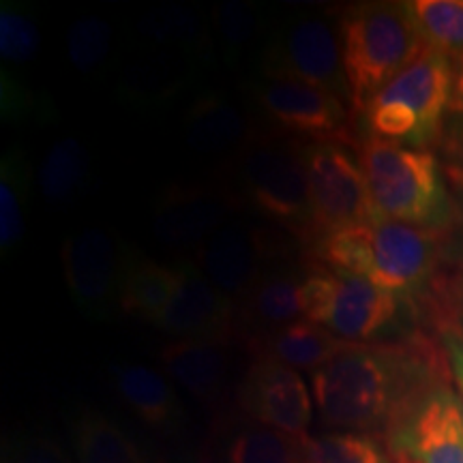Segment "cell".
Listing matches in <instances>:
<instances>
[{"mask_svg":"<svg viewBox=\"0 0 463 463\" xmlns=\"http://www.w3.org/2000/svg\"><path fill=\"white\" fill-rule=\"evenodd\" d=\"M112 45L114 26L103 17H78L67 31V58L82 75H92L106 67Z\"/></svg>","mask_w":463,"mask_h":463,"instance_id":"836d02e7","label":"cell"},{"mask_svg":"<svg viewBox=\"0 0 463 463\" xmlns=\"http://www.w3.org/2000/svg\"><path fill=\"white\" fill-rule=\"evenodd\" d=\"M420 303L425 322L431 324L442 345L463 403V269L455 275H438Z\"/></svg>","mask_w":463,"mask_h":463,"instance_id":"cb8c5ba5","label":"cell"},{"mask_svg":"<svg viewBox=\"0 0 463 463\" xmlns=\"http://www.w3.org/2000/svg\"><path fill=\"white\" fill-rule=\"evenodd\" d=\"M181 281V264L165 266L137 253L127 273L120 311L148 324H157L176 297Z\"/></svg>","mask_w":463,"mask_h":463,"instance_id":"d4e9b609","label":"cell"},{"mask_svg":"<svg viewBox=\"0 0 463 463\" xmlns=\"http://www.w3.org/2000/svg\"><path fill=\"white\" fill-rule=\"evenodd\" d=\"M307 439L249 420L225 442L223 463H307Z\"/></svg>","mask_w":463,"mask_h":463,"instance_id":"83f0119b","label":"cell"},{"mask_svg":"<svg viewBox=\"0 0 463 463\" xmlns=\"http://www.w3.org/2000/svg\"><path fill=\"white\" fill-rule=\"evenodd\" d=\"M184 144L202 155L242 150L260 133L249 116L223 92H206L191 103L183 120Z\"/></svg>","mask_w":463,"mask_h":463,"instance_id":"d6986e66","label":"cell"},{"mask_svg":"<svg viewBox=\"0 0 463 463\" xmlns=\"http://www.w3.org/2000/svg\"><path fill=\"white\" fill-rule=\"evenodd\" d=\"M380 217L449 236L457 219L453 191L430 148L364 137L356 146Z\"/></svg>","mask_w":463,"mask_h":463,"instance_id":"277c9868","label":"cell"},{"mask_svg":"<svg viewBox=\"0 0 463 463\" xmlns=\"http://www.w3.org/2000/svg\"><path fill=\"white\" fill-rule=\"evenodd\" d=\"M239 405L249 419L289 436H309L314 402L298 372L256 358L239 386Z\"/></svg>","mask_w":463,"mask_h":463,"instance_id":"5bb4252c","label":"cell"},{"mask_svg":"<svg viewBox=\"0 0 463 463\" xmlns=\"http://www.w3.org/2000/svg\"><path fill=\"white\" fill-rule=\"evenodd\" d=\"M112 378L116 392L144 425L157 431H170L181 425V402L164 373L146 364H116Z\"/></svg>","mask_w":463,"mask_h":463,"instance_id":"7402d4cb","label":"cell"},{"mask_svg":"<svg viewBox=\"0 0 463 463\" xmlns=\"http://www.w3.org/2000/svg\"><path fill=\"white\" fill-rule=\"evenodd\" d=\"M303 317L347 344H384L420 335V298L402 297L356 275L311 266L303 281Z\"/></svg>","mask_w":463,"mask_h":463,"instance_id":"3957f363","label":"cell"},{"mask_svg":"<svg viewBox=\"0 0 463 463\" xmlns=\"http://www.w3.org/2000/svg\"><path fill=\"white\" fill-rule=\"evenodd\" d=\"M453 89V58L422 50L364 106L361 114L367 137L412 148L433 146L444 133Z\"/></svg>","mask_w":463,"mask_h":463,"instance_id":"8992f818","label":"cell"},{"mask_svg":"<svg viewBox=\"0 0 463 463\" xmlns=\"http://www.w3.org/2000/svg\"><path fill=\"white\" fill-rule=\"evenodd\" d=\"M136 31L142 48L178 52L202 61H208L215 45L211 22L202 11L184 3H164L146 11Z\"/></svg>","mask_w":463,"mask_h":463,"instance_id":"44dd1931","label":"cell"},{"mask_svg":"<svg viewBox=\"0 0 463 463\" xmlns=\"http://www.w3.org/2000/svg\"><path fill=\"white\" fill-rule=\"evenodd\" d=\"M455 62V89L453 99H450L447 125H444V133H447L449 153L459 159V164L450 167H461L463 170V58H457Z\"/></svg>","mask_w":463,"mask_h":463,"instance_id":"d590c367","label":"cell"},{"mask_svg":"<svg viewBox=\"0 0 463 463\" xmlns=\"http://www.w3.org/2000/svg\"><path fill=\"white\" fill-rule=\"evenodd\" d=\"M410 9L427 48L463 58V0H414Z\"/></svg>","mask_w":463,"mask_h":463,"instance_id":"4dcf8cb0","label":"cell"},{"mask_svg":"<svg viewBox=\"0 0 463 463\" xmlns=\"http://www.w3.org/2000/svg\"><path fill=\"white\" fill-rule=\"evenodd\" d=\"M384 439L399 463H463V403L450 378L416 399Z\"/></svg>","mask_w":463,"mask_h":463,"instance_id":"8fae6325","label":"cell"},{"mask_svg":"<svg viewBox=\"0 0 463 463\" xmlns=\"http://www.w3.org/2000/svg\"><path fill=\"white\" fill-rule=\"evenodd\" d=\"M234 208L236 198L219 184L170 183L153 202L150 230L161 245L198 251L230 222Z\"/></svg>","mask_w":463,"mask_h":463,"instance_id":"4fadbf2b","label":"cell"},{"mask_svg":"<svg viewBox=\"0 0 463 463\" xmlns=\"http://www.w3.org/2000/svg\"><path fill=\"white\" fill-rule=\"evenodd\" d=\"M307 463H399L382 436L331 431L307 439Z\"/></svg>","mask_w":463,"mask_h":463,"instance_id":"f546056e","label":"cell"},{"mask_svg":"<svg viewBox=\"0 0 463 463\" xmlns=\"http://www.w3.org/2000/svg\"><path fill=\"white\" fill-rule=\"evenodd\" d=\"M311 266L269 264L236 305V333L247 344L279 331L303 316V281Z\"/></svg>","mask_w":463,"mask_h":463,"instance_id":"e0dca14e","label":"cell"},{"mask_svg":"<svg viewBox=\"0 0 463 463\" xmlns=\"http://www.w3.org/2000/svg\"><path fill=\"white\" fill-rule=\"evenodd\" d=\"M42 45L37 14L31 5L3 0L0 5V56L11 65H28Z\"/></svg>","mask_w":463,"mask_h":463,"instance_id":"d6a6232c","label":"cell"},{"mask_svg":"<svg viewBox=\"0 0 463 463\" xmlns=\"http://www.w3.org/2000/svg\"><path fill=\"white\" fill-rule=\"evenodd\" d=\"M159 361L165 373L202 403L217 405L223 399L230 378L228 344L170 341L161 347Z\"/></svg>","mask_w":463,"mask_h":463,"instance_id":"ffe728a7","label":"cell"},{"mask_svg":"<svg viewBox=\"0 0 463 463\" xmlns=\"http://www.w3.org/2000/svg\"><path fill=\"white\" fill-rule=\"evenodd\" d=\"M444 350L425 333L384 344H347L311 373L324 425L386 438L397 420L438 382L449 380Z\"/></svg>","mask_w":463,"mask_h":463,"instance_id":"6da1fadb","label":"cell"},{"mask_svg":"<svg viewBox=\"0 0 463 463\" xmlns=\"http://www.w3.org/2000/svg\"><path fill=\"white\" fill-rule=\"evenodd\" d=\"M136 256V249L112 230L82 228L69 234L61 262L75 309L89 320H108L120 311L125 279Z\"/></svg>","mask_w":463,"mask_h":463,"instance_id":"9c48e42d","label":"cell"},{"mask_svg":"<svg viewBox=\"0 0 463 463\" xmlns=\"http://www.w3.org/2000/svg\"><path fill=\"white\" fill-rule=\"evenodd\" d=\"M309 251L322 269L422 298L439 275L447 236L375 215L367 223L324 232L311 241Z\"/></svg>","mask_w":463,"mask_h":463,"instance_id":"7a4b0ae2","label":"cell"},{"mask_svg":"<svg viewBox=\"0 0 463 463\" xmlns=\"http://www.w3.org/2000/svg\"><path fill=\"white\" fill-rule=\"evenodd\" d=\"M78 463H146L136 442L116 422L86 410L73 422Z\"/></svg>","mask_w":463,"mask_h":463,"instance_id":"f1b7e54d","label":"cell"},{"mask_svg":"<svg viewBox=\"0 0 463 463\" xmlns=\"http://www.w3.org/2000/svg\"><path fill=\"white\" fill-rule=\"evenodd\" d=\"M0 112H3V120L15 123V120L34 118V116L42 118L45 109L39 95H34L15 75L7 73V69H3L0 73Z\"/></svg>","mask_w":463,"mask_h":463,"instance_id":"e575fe53","label":"cell"},{"mask_svg":"<svg viewBox=\"0 0 463 463\" xmlns=\"http://www.w3.org/2000/svg\"><path fill=\"white\" fill-rule=\"evenodd\" d=\"M242 194L256 211L298 234L307 245L314 239L305 142L258 136L236 159Z\"/></svg>","mask_w":463,"mask_h":463,"instance_id":"52a82bcc","label":"cell"},{"mask_svg":"<svg viewBox=\"0 0 463 463\" xmlns=\"http://www.w3.org/2000/svg\"><path fill=\"white\" fill-rule=\"evenodd\" d=\"M345 345L347 341H341L337 335L305 317L247 344L256 358H269V361L286 364L294 372L300 369L309 373L337 356Z\"/></svg>","mask_w":463,"mask_h":463,"instance_id":"603a6c76","label":"cell"},{"mask_svg":"<svg viewBox=\"0 0 463 463\" xmlns=\"http://www.w3.org/2000/svg\"><path fill=\"white\" fill-rule=\"evenodd\" d=\"M449 181L453 184V198L457 206V219L453 230L447 239V253L457 258V262L463 269V170L461 167H449Z\"/></svg>","mask_w":463,"mask_h":463,"instance_id":"74e56055","label":"cell"},{"mask_svg":"<svg viewBox=\"0 0 463 463\" xmlns=\"http://www.w3.org/2000/svg\"><path fill=\"white\" fill-rule=\"evenodd\" d=\"M183 281L176 297L155 326L174 341H215L228 344L236 333V305L217 289L194 260H183Z\"/></svg>","mask_w":463,"mask_h":463,"instance_id":"9a60e30c","label":"cell"},{"mask_svg":"<svg viewBox=\"0 0 463 463\" xmlns=\"http://www.w3.org/2000/svg\"><path fill=\"white\" fill-rule=\"evenodd\" d=\"M213 42L219 43L225 61L234 65L258 42L262 33V14L242 0H225L211 11Z\"/></svg>","mask_w":463,"mask_h":463,"instance_id":"1f68e13d","label":"cell"},{"mask_svg":"<svg viewBox=\"0 0 463 463\" xmlns=\"http://www.w3.org/2000/svg\"><path fill=\"white\" fill-rule=\"evenodd\" d=\"M305 167L314 211V239L324 232L367 223L378 215L361 161L347 144L305 142Z\"/></svg>","mask_w":463,"mask_h":463,"instance_id":"30bf717a","label":"cell"},{"mask_svg":"<svg viewBox=\"0 0 463 463\" xmlns=\"http://www.w3.org/2000/svg\"><path fill=\"white\" fill-rule=\"evenodd\" d=\"M33 170L22 148H9L0 159V253L9 260L26 232Z\"/></svg>","mask_w":463,"mask_h":463,"instance_id":"4316f807","label":"cell"},{"mask_svg":"<svg viewBox=\"0 0 463 463\" xmlns=\"http://www.w3.org/2000/svg\"><path fill=\"white\" fill-rule=\"evenodd\" d=\"M273 256L262 230L230 219L195 251L194 262L213 286L239 303Z\"/></svg>","mask_w":463,"mask_h":463,"instance_id":"2e32d148","label":"cell"},{"mask_svg":"<svg viewBox=\"0 0 463 463\" xmlns=\"http://www.w3.org/2000/svg\"><path fill=\"white\" fill-rule=\"evenodd\" d=\"M337 28L350 108L358 114L427 50L410 3L350 5L341 11Z\"/></svg>","mask_w":463,"mask_h":463,"instance_id":"5b68a950","label":"cell"},{"mask_svg":"<svg viewBox=\"0 0 463 463\" xmlns=\"http://www.w3.org/2000/svg\"><path fill=\"white\" fill-rule=\"evenodd\" d=\"M202 65H204L202 58L142 48L123 69L118 99L140 109L170 106L195 84Z\"/></svg>","mask_w":463,"mask_h":463,"instance_id":"ac0fdd59","label":"cell"},{"mask_svg":"<svg viewBox=\"0 0 463 463\" xmlns=\"http://www.w3.org/2000/svg\"><path fill=\"white\" fill-rule=\"evenodd\" d=\"M260 75L298 80L350 103L339 28L320 14H294L273 28L260 54Z\"/></svg>","mask_w":463,"mask_h":463,"instance_id":"ba28073f","label":"cell"},{"mask_svg":"<svg viewBox=\"0 0 463 463\" xmlns=\"http://www.w3.org/2000/svg\"><path fill=\"white\" fill-rule=\"evenodd\" d=\"M253 101L277 127L309 142L337 140L350 144L345 101L333 92L298 80L258 75L251 86Z\"/></svg>","mask_w":463,"mask_h":463,"instance_id":"7c38bea8","label":"cell"},{"mask_svg":"<svg viewBox=\"0 0 463 463\" xmlns=\"http://www.w3.org/2000/svg\"><path fill=\"white\" fill-rule=\"evenodd\" d=\"M95 164L78 137L54 142L39 167V187L52 206H71L92 184Z\"/></svg>","mask_w":463,"mask_h":463,"instance_id":"484cf974","label":"cell"},{"mask_svg":"<svg viewBox=\"0 0 463 463\" xmlns=\"http://www.w3.org/2000/svg\"><path fill=\"white\" fill-rule=\"evenodd\" d=\"M5 463H71L56 447L45 438H24L17 439L11 447Z\"/></svg>","mask_w":463,"mask_h":463,"instance_id":"8d00e7d4","label":"cell"}]
</instances>
